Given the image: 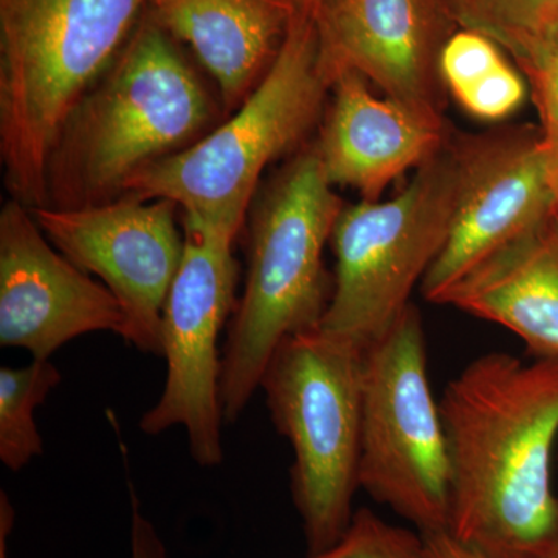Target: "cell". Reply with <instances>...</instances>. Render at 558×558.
<instances>
[{"label":"cell","instance_id":"cell-19","mask_svg":"<svg viewBox=\"0 0 558 558\" xmlns=\"http://www.w3.org/2000/svg\"><path fill=\"white\" fill-rule=\"evenodd\" d=\"M60 381V369L50 360L0 368V461L11 472H20L43 453L35 411Z\"/></svg>","mask_w":558,"mask_h":558},{"label":"cell","instance_id":"cell-6","mask_svg":"<svg viewBox=\"0 0 558 558\" xmlns=\"http://www.w3.org/2000/svg\"><path fill=\"white\" fill-rule=\"evenodd\" d=\"M365 348L319 328L278 344L259 389L293 451L290 492L307 556L336 545L354 517Z\"/></svg>","mask_w":558,"mask_h":558},{"label":"cell","instance_id":"cell-17","mask_svg":"<svg viewBox=\"0 0 558 558\" xmlns=\"http://www.w3.org/2000/svg\"><path fill=\"white\" fill-rule=\"evenodd\" d=\"M501 47L481 33H451L439 54L442 86L475 119L502 121L526 100V84Z\"/></svg>","mask_w":558,"mask_h":558},{"label":"cell","instance_id":"cell-22","mask_svg":"<svg viewBox=\"0 0 558 558\" xmlns=\"http://www.w3.org/2000/svg\"><path fill=\"white\" fill-rule=\"evenodd\" d=\"M131 558H168L163 539L154 524L140 512L135 498H132Z\"/></svg>","mask_w":558,"mask_h":558},{"label":"cell","instance_id":"cell-13","mask_svg":"<svg viewBox=\"0 0 558 558\" xmlns=\"http://www.w3.org/2000/svg\"><path fill=\"white\" fill-rule=\"evenodd\" d=\"M315 13L333 78L352 70L389 100L446 123L439 54L453 22L442 0H325Z\"/></svg>","mask_w":558,"mask_h":558},{"label":"cell","instance_id":"cell-12","mask_svg":"<svg viewBox=\"0 0 558 558\" xmlns=\"http://www.w3.org/2000/svg\"><path fill=\"white\" fill-rule=\"evenodd\" d=\"M126 317L113 293L54 247L32 209L10 199L0 211V347L50 360L90 332L123 337Z\"/></svg>","mask_w":558,"mask_h":558},{"label":"cell","instance_id":"cell-16","mask_svg":"<svg viewBox=\"0 0 558 558\" xmlns=\"http://www.w3.org/2000/svg\"><path fill=\"white\" fill-rule=\"evenodd\" d=\"M440 304L512 330L537 359H558V215L488 256Z\"/></svg>","mask_w":558,"mask_h":558},{"label":"cell","instance_id":"cell-2","mask_svg":"<svg viewBox=\"0 0 558 558\" xmlns=\"http://www.w3.org/2000/svg\"><path fill=\"white\" fill-rule=\"evenodd\" d=\"M218 116L196 70L146 14L65 121L50 159L49 207L119 199L135 174L189 148Z\"/></svg>","mask_w":558,"mask_h":558},{"label":"cell","instance_id":"cell-24","mask_svg":"<svg viewBox=\"0 0 558 558\" xmlns=\"http://www.w3.org/2000/svg\"><path fill=\"white\" fill-rule=\"evenodd\" d=\"M13 505L5 492L0 494V558H9V537L14 524Z\"/></svg>","mask_w":558,"mask_h":558},{"label":"cell","instance_id":"cell-14","mask_svg":"<svg viewBox=\"0 0 558 558\" xmlns=\"http://www.w3.org/2000/svg\"><path fill=\"white\" fill-rule=\"evenodd\" d=\"M330 92L314 146L330 185L355 190L363 201H380L395 180L449 145L446 123L376 97L357 72L340 70Z\"/></svg>","mask_w":558,"mask_h":558},{"label":"cell","instance_id":"cell-18","mask_svg":"<svg viewBox=\"0 0 558 558\" xmlns=\"http://www.w3.org/2000/svg\"><path fill=\"white\" fill-rule=\"evenodd\" d=\"M454 25L487 36L527 69L558 46L556 0H442Z\"/></svg>","mask_w":558,"mask_h":558},{"label":"cell","instance_id":"cell-27","mask_svg":"<svg viewBox=\"0 0 558 558\" xmlns=\"http://www.w3.org/2000/svg\"><path fill=\"white\" fill-rule=\"evenodd\" d=\"M556 17H557V24H558V0H556Z\"/></svg>","mask_w":558,"mask_h":558},{"label":"cell","instance_id":"cell-11","mask_svg":"<svg viewBox=\"0 0 558 558\" xmlns=\"http://www.w3.org/2000/svg\"><path fill=\"white\" fill-rule=\"evenodd\" d=\"M450 143L458 165L453 220L421 284L436 304L484 259L556 213L542 131L506 128Z\"/></svg>","mask_w":558,"mask_h":558},{"label":"cell","instance_id":"cell-9","mask_svg":"<svg viewBox=\"0 0 558 558\" xmlns=\"http://www.w3.org/2000/svg\"><path fill=\"white\" fill-rule=\"evenodd\" d=\"M185 248L163 310L167 380L140 428L149 436L182 427L191 458L202 468L222 462V403L218 341L234 312L238 233L182 218Z\"/></svg>","mask_w":558,"mask_h":558},{"label":"cell","instance_id":"cell-25","mask_svg":"<svg viewBox=\"0 0 558 558\" xmlns=\"http://www.w3.org/2000/svg\"><path fill=\"white\" fill-rule=\"evenodd\" d=\"M545 138L546 154H548V168L550 186H553L554 197H556V213L558 215V138Z\"/></svg>","mask_w":558,"mask_h":558},{"label":"cell","instance_id":"cell-8","mask_svg":"<svg viewBox=\"0 0 558 558\" xmlns=\"http://www.w3.org/2000/svg\"><path fill=\"white\" fill-rule=\"evenodd\" d=\"M359 484L421 534L449 532V446L413 303L363 354Z\"/></svg>","mask_w":558,"mask_h":558},{"label":"cell","instance_id":"cell-26","mask_svg":"<svg viewBox=\"0 0 558 558\" xmlns=\"http://www.w3.org/2000/svg\"><path fill=\"white\" fill-rule=\"evenodd\" d=\"M296 5L307 7V9H318L325 0H293Z\"/></svg>","mask_w":558,"mask_h":558},{"label":"cell","instance_id":"cell-21","mask_svg":"<svg viewBox=\"0 0 558 558\" xmlns=\"http://www.w3.org/2000/svg\"><path fill=\"white\" fill-rule=\"evenodd\" d=\"M524 72L534 89L543 134L558 138V46L543 54L531 68L524 69Z\"/></svg>","mask_w":558,"mask_h":558},{"label":"cell","instance_id":"cell-20","mask_svg":"<svg viewBox=\"0 0 558 558\" xmlns=\"http://www.w3.org/2000/svg\"><path fill=\"white\" fill-rule=\"evenodd\" d=\"M306 558H432L424 535L395 526L373 510H355L343 537L323 553Z\"/></svg>","mask_w":558,"mask_h":558},{"label":"cell","instance_id":"cell-5","mask_svg":"<svg viewBox=\"0 0 558 558\" xmlns=\"http://www.w3.org/2000/svg\"><path fill=\"white\" fill-rule=\"evenodd\" d=\"M332 84L317 13L299 7L278 57L241 108L189 148L135 174L124 196L172 201L183 218L240 234L260 174L304 142Z\"/></svg>","mask_w":558,"mask_h":558},{"label":"cell","instance_id":"cell-15","mask_svg":"<svg viewBox=\"0 0 558 558\" xmlns=\"http://www.w3.org/2000/svg\"><path fill=\"white\" fill-rule=\"evenodd\" d=\"M150 16L189 44L234 112L278 57L295 16L293 0H150Z\"/></svg>","mask_w":558,"mask_h":558},{"label":"cell","instance_id":"cell-10","mask_svg":"<svg viewBox=\"0 0 558 558\" xmlns=\"http://www.w3.org/2000/svg\"><path fill=\"white\" fill-rule=\"evenodd\" d=\"M178 208L134 196L94 207L31 208L47 240L119 300L126 317L121 339L157 357H163V310L185 248Z\"/></svg>","mask_w":558,"mask_h":558},{"label":"cell","instance_id":"cell-7","mask_svg":"<svg viewBox=\"0 0 558 558\" xmlns=\"http://www.w3.org/2000/svg\"><path fill=\"white\" fill-rule=\"evenodd\" d=\"M457 191V157L449 142L398 196L344 205L330 236L336 275L318 328L362 348L384 336L442 252Z\"/></svg>","mask_w":558,"mask_h":558},{"label":"cell","instance_id":"cell-3","mask_svg":"<svg viewBox=\"0 0 558 558\" xmlns=\"http://www.w3.org/2000/svg\"><path fill=\"white\" fill-rule=\"evenodd\" d=\"M150 0H0V154L11 199L49 207L51 154Z\"/></svg>","mask_w":558,"mask_h":558},{"label":"cell","instance_id":"cell-4","mask_svg":"<svg viewBox=\"0 0 558 558\" xmlns=\"http://www.w3.org/2000/svg\"><path fill=\"white\" fill-rule=\"evenodd\" d=\"M343 207L314 145L301 149L259 197L250 216L244 293L222 348L226 422L247 409L278 344L322 323L333 284L323 253Z\"/></svg>","mask_w":558,"mask_h":558},{"label":"cell","instance_id":"cell-23","mask_svg":"<svg viewBox=\"0 0 558 558\" xmlns=\"http://www.w3.org/2000/svg\"><path fill=\"white\" fill-rule=\"evenodd\" d=\"M422 535H424L432 558H484L475 550L469 549L468 546L459 543L457 538L451 537L449 532Z\"/></svg>","mask_w":558,"mask_h":558},{"label":"cell","instance_id":"cell-1","mask_svg":"<svg viewBox=\"0 0 558 558\" xmlns=\"http://www.w3.org/2000/svg\"><path fill=\"white\" fill-rule=\"evenodd\" d=\"M449 446V534L484 558H558V359L490 352L439 402Z\"/></svg>","mask_w":558,"mask_h":558}]
</instances>
